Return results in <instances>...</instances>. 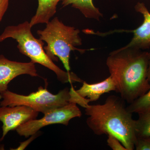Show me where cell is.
<instances>
[{"label":"cell","mask_w":150,"mask_h":150,"mask_svg":"<svg viewBox=\"0 0 150 150\" xmlns=\"http://www.w3.org/2000/svg\"><path fill=\"white\" fill-rule=\"evenodd\" d=\"M38 112L25 105H0V121L3 123L2 135L0 142L10 131L16 130L21 125L37 118Z\"/></svg>","instance_id":"7"},{"label":"cell","mask_w":150,"mask_h":150,"mask_svg":"<svg viewBox=\"0 0 150 150\" xmlns=\"http://www.w3.org/2000/svg\"><path fill=\"white\" fill-rule=\"evenodd\" d=\"M30 22L25 21L17 25L7 26L0 35V43L7 38L16 40L20 53L27 56L34 64H38L54 72L63 83L83 82L74 73L65 71L57 66L46 54L42 40L35 38L31 32Z\"/></svg>","instance_id":"3"},{"label":"cell","mask_w":150,"mask_h":150,"mask_svg":"<svg viewBox=\"0 0 150 150\" xmlns=\"http://www.w3.org/2000/svg\"><path fill=\"white\" fill-rule=\"evenodd\" d=\"M112 91H116V86L110 76L97 83L89 84L83 81L82 86L76 90L79 96L87 98L90 102L96 101L103 94Z\"/></svg>","instance_id":"10"},{"label":"cell","mask_w":150,"mask_h":150,"mask_svg":"<svg viewBox=\"0 0 150 150\" xmlns=\"http://www.w3.org/2000/svg\"><path fill=\"white\" fill-rule=\"evenodd\" d=\"M135 149L137 150H150V137L137 138Z\"/></svg>","instance_id":"16"},{"label":"cell","mask_w":150,"mask_h":150,"mask_svg":"<svg viewBox=\"0 0 150 150\" xmlns=\"http://www.w3.org/2000/svg\"><path fill=\"white\" fill-rule=\"evenodd\" d=\"M135 9L143 15L144 21L139 27L129 31L133 33L134 36L125 47L146 50L150 48V13L144 3H137Z\"/></svg>","instance_id":"9"},{"label":"cell","mask_w":150,"mask_h":150,"mask_svg":"<svg viewBox=\"0 0 150 150\" xmlns=\"http://www.w3.org/2000/svg\"><path fill=\"white\" fill-rule=\"evenodd\" d=\"M149 68H148V79H149V81L150 83V51L149 52Z\"/></svg>","instance_id":"19"},{"label":"cell","mask_w":150,"mask_h":150,"mask_svg":"<svg viewBox=\"0 0 150 150\" xmlns=\"http://www.w3.org/2000/svg\"><path fill=\"white\" fill-rule=\"evenodd\" d=\"M80 33L79 30L66 25L57 17L47 23L45 28L37 31L39 39L47 44L44 49L47 55L54 62L60 59L69 72L71 52L76 50L83 53L86 51L76 48L82 44Z\"/></svg>","instance_id":"4"},{"label":"cell","mask_w":150,"mask_h":150,"mask_svg":"<svg viewBox=\"0 0 150 150\" xmlns=\"http://www.w3.org/2000/svg\"><path fill=\"white\" fill-rule=\"evenodd\" d=\"M44 115L40 119L36 118L21 125L16 129L17 133L20 136L28 138L48 125L62 124L67 126L73 118L81 117L82 113L76 104L70 103L63 107L50 110Z\"/></svg>","instance_id":"6"},{"label":"cell","mask_w":150,"mask_h":150,"mask_svg":"<svg viewBox=\"0 0 150 150\" xmlns=\"http://www.w3.org/2000/svg\"><path fill=\"white\" fill-rule=\"evenodd\" d=\"M10 0H0V23L8 9Z\"/></svg>","instance_id":"17"},{"label":"cell","mask_w":150,"mask_h":150,"mask_svg":"<svg viewBox=\"0 0 150 150\" xmlns=\"http://www.w3.org/2000/svg\"><path fill=\"white\" fill-rule=\"evenodd\" d=\"M37 135H38V132L31 136V137L29 139L27 140V141H25V142L21 143L20 145L18 147L16 148V149H11V150H24L28 146V144H29L34 139L37 137Z\"/></svg>","instance_id":"18"},{"label":"cell","mask_w":150,"mask_h":150,"mask_svg":"<svg viewBox=\"0 0 150 150\" xmlns=\"http://www.w3.org/2000/svg\"><path fill=\"white\" fill-rule=\"evenodd\" d=\"M62 5L63 8L71 5L80 11L86 18L99 21L103 16L99 9L94 5L93 0H63Z\"/></svg>","instance_id":"12"},{"label":"cell","mask_w":150,"mask_h":150,"mask_svg":"<svg viewBox=\"0 0 150 150\" xmlns=\"http://www.w3.org/2000/svg\"><path fill=\"white\" fill-rule=\"evenodd\" d=\"M149 52L124 46L111 52L106 66L116 86V92L128 103L146 93L150 88L148 79Z\"/></svg>","instance_id":"1"},{"label":"cell","mask_w":150,"mask_h":150,"mask_svg":"<svg viewBox=\"0 0 150 150\" xmlns=\"http://www.w3.org/2000/svg\"><path fill=\"white\" fill-rule=\"evenodd\" d=\"M38 6L36 13L30 21V26L39 24H46L54 16L57 11V6L63 0H38Z\"/></svg>","instance_id":"11"},{"label":"cell","mask_w":150,"mask_h":150,"mask_svg":"<svg viewBox=\"0 0 150 150\" xmlns=\"http://www.w3.org/2000/svg\"><path fill=\"white\" fill-rule=\"evenodd\" d=\"M33 62H20L11 61L0 55V94L7 90L8 84L15 78L22 75L38 76Z\"/></svg>","instance_id":"8"},{"label":"cell","mask_w":150,"mask_h":150,"mask_svg":"<svg viewBox=\"0 0 150 150\" xmlns=\"http://www.w3.org/2000/svg\"><path fill=\"white\" fill-rule=\"evenodd\" d=\"M108 146L113 150H127L120 141L112 135H108Z\"/></svg>","instance_id":"15"},{"label":"cell","mask_w":150,"mask_h":150,"mask_svg":"<svg viewBox=\"0 0 150 150\" xmlns=\"http://www.w3.org/2000/svg\"><path fill=\"white\" fill-rule=\"evenodd\" d=\"M136 120V132L137 138L150 137V111L139 113Z\"/></svg>","instance_id":"14"},{"label":"cell","mask_w":150,"mask_h":150,"mask_svg":"<svg viewBox=\"0 0 150 150\" xmlns=\"http://www.w3.org/2000/svg\"><path fill=\"white\" fill-rule=\"evenodd\" d=\"M127 108L132 113L150 112V88L146 93L130 103Z\"/></svg>","instance_id":"13"},{"label":"cell","mask_w":150,"mask_h":150,"mask_svg":"<svg viewBox=\"0 0 150 150\" xmlns=\"http://www.w3.org/2000/svg\"><path fill=\"white\" fill-rule=\"evenodd\" d=\"M86 123L97 136L112 135L127 150L135 149L137 137L136 120L120 97L108 96L102 104L91 105L85 108Z\"/></svg>","instance_id":"2"},{"label":"cell","mask_w":150,"mask_h":150,"mask_svg":"<svg viewBox=\"0 0 150 150\" xmlns=\"http://www.w3.org/2000/svg\"><path fill=\"white\" fill-rule=\"evenodd\" d=\"M70 89L66 88L56 94L48 91L46 87L40 86L37 91L28 95L18 94L6 91L0 94L1 106L25 105L44 114L50 110L63 107L70 103Z\"/></svg>","instance_id":"5"}]
</instances>
